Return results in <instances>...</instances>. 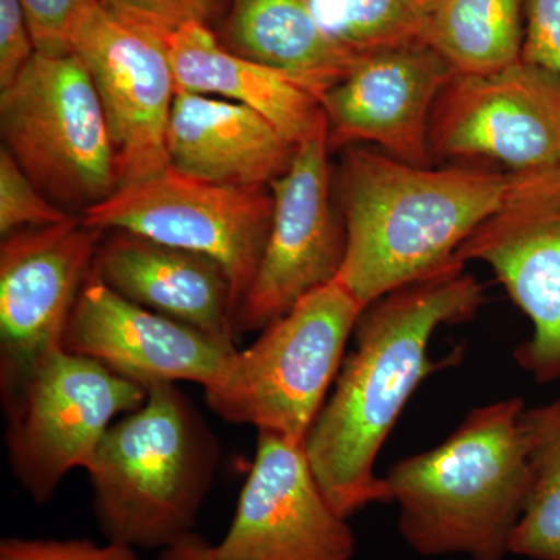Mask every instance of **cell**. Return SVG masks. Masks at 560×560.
Wrapping results in <instances>:
<instances>
[{"label":"cell","instance_id":"obj_1","mask_svg":"<svg viewBox=\"0 0 560 560\" xmlns=\"http://www.w3.org/2000/svg\"><path fill=\"white\" fill-rule=\"evenodd\" d=\"M485 300V287L455 257L361 312L353 349L305 441L316 480L342 517L390 503L385 478L375 474L378 453L420 383L460 360L459 350L431 359L436 330L467 323Z\"/></svg>","mask_w":560,"mask_h":560},{"label":"cell","instance_id":"obj_2","mask_svg":"<svg viewBox=\"0 0 560 560\" xmlns=\"http://www.w3.org/2000/svg\"><path fill=\"white\" fill-rule=\"evenodd\" d=\"M335 173L346 230L337 279L364 307L455 259L512 176L481 165L420 167L364 145L342 150Z\"/></svg>","mask_w":560,"mask_h":560},{"label":"cell","instance_id":"obj_3","mask_svg":"<svg viewBox=\"0 0 560 560\" xmlns=\"http://www.w3.org/2000/svg\"><path fill=\"white\" fill-rule=\"evenodd\" d=\"M523 411L522 397L474 408L442 444L389 467L383 478L416 555L510 558L530 482Z\"/></svg>","mask_w":560,"mask_h":560},{"label":"cell","instance_id":"obj_4","mask_svg":"<svg viewBox=\"0 0 560 560\" xmlns=\"http://www.w3.org/2000/svg\"><path fill=\"white\" fill-rule=\"evenodd\" d=\"M219 442L176 383L106 431L88 471L108 540L165 550L194 533L219 466Z\"/></svg>","mask_w":560,"mask_h":560},{"label":"cell","instance_id":"obj_5","mask_svg":"<svg viewBox=\"0 0 560 560\" xmlns=\"http://www.w3.org/2000/svg\"><path fill=\"white\" fill-rule=\"evenodd\" d=\"M363 308L338 279L312 291L248 349H237L206 386V404L226 422L305 445Z\"/></svg>","mask_w":560,"mask_h":560},{"label":"cell","instance_id":"obj_6","mask_svg":"<svg viewBox=\"0 0 560 560\" xmlns=\"http://www.w3.org/2000/svg\"><path fill=\"white\" fill-rule=\"evenodd\" d=\"M0 131L3 149L62 210L84 213L119 189L101 98L73 51H36L0 90Z\"/></svg>","mask_w":560,"mask_h":560},{"label":"cell","instance_id":"obj_7","mask_svg":"<svg viewBox=\"0 0 560 560\" xmlns=\"http://www.w3.org/2000/svg\"><path fill=\"white\" fill-rule=\"evenodd\" d=\"M149 388L58 346L3 397L11 469L36 503H46L70 470L88 469L121 412L142 407Z\"/></svg>","mask_w":560,"mask_h":560},{"label":"cell","instance_id":"obj_8","mask_svg":"<svg viewBox=\"0 0 560 560\" xmlns=\"http://www.w3.org/2000/svg\"><path fill=\"white\" fill-rule=\"evenodd\" d=\"M272 205L270 187L224 186L168 167L121 187L83 217L101 230L132 232L215 260L230 278L237 315L264 256Z\"/></svg>","mask_w":560,"mask_h":560},{"label":"cell","instance_id":"obj_9","mask_svg":"<svg viewBox=\"0 0 560 560\" xmlns=\"http://www.w3.org/2000/svg\"><path fill=\"white\" fill-rule=\"evenodd\" d=\"M497 209L456 250V259L489 265L533 324L514 360L537 383L560 378V162L511 172Z\"/></svg>","mask_w":560,"mask_h":560},{"label":"cell","instance_id":"obj_10","mask_svg":"<svg viewBox=\"0 0 560 560\" xmlns=\"http://www.w3.org/2000/svg\"><path fill=\"white\" fill-rule=\"evenodd\" d=\"M431 161H488L528 172L560 162V77L518 60L485 73H453L434 103Z\"/></svg>","mask_w":560,"mask_h":560},{"label":"cell","instance_id":"obj_11","mask_svg":"<svg viewBox=\"0 0 560 560\" xmlns=\"http://www.w3.org/2000/svg\"><path fill=\"white\" fill-rule=\"evenodd\" d=\"M70 51L90 70L101 98L119 189L167 171L176 81L164 39L98 2L73 28Z\"/></svg>","mask_w":560,"mask_h":560},{"label":"cell","instance_id":"obj_12","mask_svg":"<svg viewBox=\"0 0 560 560\" xmlns=\"http://www.w3.org/2000/svg\"><path fill=\"white\" fill-rule=\"evenodd\" d=\"M329 142L323 128L298 145L289 171L271 184L272 220L259 268L235 315V337L264 330L302 298L334 282L346 230L331 202Z\"/></svg>","mask_w":560,"mask_h":560},{"label":"cell","instance_id":"obj_13","mask_svg":"<svg viewBox=\"0 0 560 560\" xmlns=\"http://www.w3.org/2000/svg\"><path fill=\"white\" fill-rule=\"evenodd\" d=\"M105 230L84 217L22 230L0 246V389L10 396L62 335Z\"/></svg>","mask_w":560,"mask_h":560},{"label":"cell","instance_id":"obj_14","mask_svg":"<svg viewBox=\"0 0 560 560\" xmlns=\"http://www.w3.org/2000/svg\"><path fill=\"white\" fill-rule=\"evenodd\" d=\"M355 534L327 500L305 445L259 431L256 458L215 560H352Z\"/></svg>","mask_w":560,"mask_h":560},{"label":"cell","instance_id":"obj_15","mask_svg":"<svg viewBox=\"0 0 560 560\" xmlns=\"http://www.w3.org/2000/svg\"><path fill=\"white\" fill-rule=\"evenodd\" d=\"M453 73L427 43L360 55L320 97L330 150L370 143L396 160L430 167L431 114Z\"/></svg>","mask_w":560,"mask_h":560},{"label":"cell","instance_id":"obj_16","mask_svg":"<svg viewBox=\"0 0 560 560\" xmlns=\"http://www.w3.org/2000/svg\"><path fill=\"white\" fill-rule=\"evenodd\" d=\"M62 348L150 388L154 383L219 378L237 348L125 300L90 276L73 307Z\"/></svg>","mask_w":560,"mask_h":560},{"label":"cell","instance_id":"obj_17","mask_svg":"<svg viewBox=\"0 0 560 560\" xmlns=\"http://www.w3.org/2000/svg\"><path fill=\"white\" fill-rule=\"evenodd\" d=\"M92 276L135 302L220 341L235 345L232 287L221 265L127 231H109Z\"/></svg>","mask_w":560,"mask_h":560},{"label":"cell","instance_id":"obj_18","mask_svg":"<svg viewBox=\"0 0 560 560\" xmlns=\"http://www.w3.org/2000/svg\"><path fill=\"white\" fill-rule=\"evenodd\" d=\"M171 167L235 187H270L289 171L298 145L241 103L176 92L168 121Z\"/></svg>","mask_w":560,"mask_h":560},{"label":"cell","instance_id":"obj_19","mask_svg":"<svg viewBox=\"0 0 560 560\" xmlns=\"http://www.w3.org/2000/svg\"><path fill=\"white\" fill-rule=\"evenodd\" d=\"M175 73L176 92L212 95L257 110L300 145L326 128L315 94L278 70L246 60L221 46L201 22L162 36Z\"/></svg>","mask_w":560,"mask_h":560},{"label":"cell","instance_id":"obj_20","mask_svg":"<svg viewBox=\"0 0 560 560\" xmlns=\"http://www.w3.org/2000/svg\"><path fill=\"white\" fill-rule=\"evenodd\" d=\"M223 38L232 54L278 70L319 101L357 58L323 32L308 0H231Z\"/></svg>","mask_w":560,"mask_h":560},{"label":"cell","instance_id":"obj_21","mask_svg":"<svg viewBox=\"0 0 560 560\" xmlns=\"http://www.w3.org/2000/svg\"><path fill=\"white\" fill-rule=\"evenodd\" d=\"M427 43L456 73H485L522 58L525 0H431Z\"/></svg>","mask_w":560,"mask_h":560},{"label":"cell","instance_id":"obj_22","mask_svg":"<svg viewBox=\"0 0 560 560\" xmlns=\"http://www.w3.org/2000/svg\"><path fill=\"white\" fill-rule=\"evenodd\" d=\"M530 482L511 536V556L560 560V397L522 415Z\"/></svg>","mask_w":560,"mask_h":560},{"label":"cell","instance_id":"obj_23","mask_svg":"<svg viewBox=\"0 0 560 560\" xmlns=\"http://www.w3.org/2000/svg\"><path fill=\"white\" fill-rule=\"evenodd\" d=\"M308 5L323 32L353 57L427 43L431 0H308Z\"/></svg>","mask_w":560,"mask_h":560},{"label":"cell","instance_id":"obj_24","mask_svg":"<svg viewBox=\"0 0 560 560\" xmlns=\"http://www.w3.org/2000/svg\"><path fill=\"white\" fill-rule=\"evenodd\" d=\"M22 171L9 150H0V234L49 226L68 219Z\"/></svg>","mask_w":560,"mask_h":560},{"label":"cell","instance_id":"obj_25","mask_svg":"<svg viewBox=\"0 0 560 560\" xmlns=\"http://www.w3.org/2000/svg\"><path fill=\"white\" fill-rule=\"evenodd\" d=\"M117 16L165 36L190 24H206L219 9L221 0H101Z\"/></svg>","mask_w":560,"mask_h":560},{"label":"cell","instance_id":"obj_26","mask_svg":"<svg viewBox=\"0 0 560 560\" xmlns=\"http://www.w3.org/2000/svg\"><path fill=\"white\" fill-rule=\"evenodd\" d=\"M0 560H140L136 548L108 540L105 545L88 539H22L0 541Z\"/></svg>","mask_w":560,"mask_h":560},{"label":"cell","instance_id":"obj_27","mask_svg":"<svg viewBox=\"0 0 560 560\" xmlns=\"http://www.w3.org/2000/svg\"><path fill=\"white\" fill-rule=\"evenodd\" d=\"M101 0H22L36 51L65 55L83 14Z\"/></svg>","mask_w":560,"mask_h":560},{"label":"cell","instance_id":"obj_28","mask_svg":"<svg viewBox=\"0 0 560 560\" xmlns=\"http://www.w3.org/2000/svg\"><path fill=\"white\" fill-rule=\"evenodd\" d=\"M522 60L560 77V0H525Z\"/></svg>","mask_w":560,"mask_h":560},{"label":"cell","instance_id":"obj_29","mask_svg":"<svg viewBox=\"0 0 560 560\" xmlns=\"http://www.w3.org/2000/svg\"><path fill=\"white\" fill-rule=\"evenodd\" d=\"M35 54L22 0H0V90L18 79Z\"/></svg>","mask_w":560,"mask_h":560},{"label":"cell","instance_id":"obj_30","mask_svg":"<svg viewBox=\"0 0 560 560\" xmlns=\"http://www.w3.org/2000/svg\"><path fill=\"white\" fill-rule=\"evenodd\" d=\"M160 560H215L212 544L191 533L161 551Z\"/></svg>","mask_w":560,"mask_h":560}]
</instances>
